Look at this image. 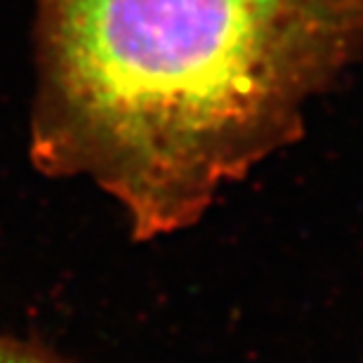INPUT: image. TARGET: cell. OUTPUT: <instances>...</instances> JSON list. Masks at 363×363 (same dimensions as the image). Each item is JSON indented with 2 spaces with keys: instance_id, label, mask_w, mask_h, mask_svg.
Instances as JSON below:
<instances>
[{
  "instance_id": "cell-1",
  "label": "cell",
  "mask_w": 363,
  "mask_h": 363,
  "mask_svg": "<svg viewBox=\"0 0 363 363\" xmlns=\"http://www.w3.org/2000/svg\"><path fill=\"white\" fill-rule=\"evenodd\" d=\"M363 57V0H33L28 158L135 241L196 227Z\"/></svg>"
},
{
  "instance_id": "cell-2",
  "label": "cell",
  "mask_w": 363,
  "mask_h": 363,
  "mask_svg": "<svg viewBox=\"0 0 363 363\" xmlns=\"http://www.w3.org/2000/svg\"><path fill=\"white\" fill-rule=\"evenodd\" d=\"M0 363H81L31 335L0 330Z\"/></svg>"
}]
</instances>
